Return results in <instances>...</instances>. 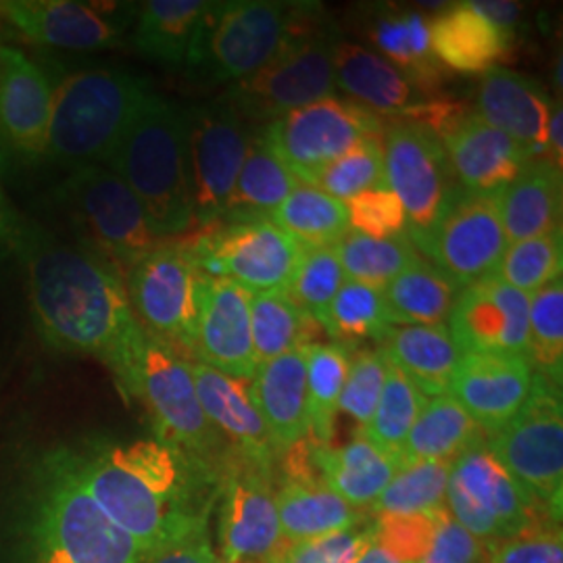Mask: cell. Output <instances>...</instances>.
Instances as JSON below:
<instances>
[{"instance_id":"ffe728a7","label":"cell","mask_w":563,"mask_h":563,"mask_svg":"<svg viewBox=\"0 0 563 563\" xmlns=\"http://www.w3.org/2000/svg\"><path fill=\"white\" fill-rule=\"evenodd\" d=\"M530 297L490 276L460 290L446 328L465 353L528 360Z\"/></svg>"},{"instance_id":"91938a15","label":"cell","mask_w":563,"mask_h":563,"mask_svg":"<svg viewBox=\"0 0 563 563\" xmlns=\"http://www.w3.org/2000/svg\"><path fill=\"white\" fill-rule=\"evenodd\" d=\"M282 553H284V551H282ZM282 553H280V555H276V558H272V560H269V562H265V563H284V558H282Z\"/></svg>"},{"instance_id":"681fc988","label":"cell","mask_w":563,"mask_h":563,"mask_svg":"<svg viewBox=\"0 0 563 563\" xmlns=\"http://www.w3.org/2000/svg\"><path fill=\"white\" fill-rule=\"evenodd\" d=\"M384 184L383 136H369L351 148L341 159L318 172L309 184L332 199L349 201L369 188Z\"/></svg>"},{"instance_id":"d6a6232c","label":"cell","mask_w":563,"mask_h":563,"mask_svg":"<svg viewBox=\"0 0 563 563\" xmlns=\"http://www.w3.org/2000/svg\"><path fill=\"white\" fill-rule=\"evenodd\" d=\"M313 467L322 483L360 511H367L399 472L383 451L363 432L334 449L332 444H309Z\"/></svg>"},{"instance_id":"d4e9b609","label":"cell","mask_w":563,"mask_h":563,"mask_svg":"<svg viewBox=\"0 0 563 563\" xmlns=\"http://www.w3.org/2000/svg\"><path fill=\"white\" fill-rule=\"evenodd\" d=\"M53 115V86L18 48L0 46V134L30 157L46 155Z\"/></svg>"},{"instance_id":"603a6c76","label":"cell","mask_w":563,"mask_h":563,"mask_svg":"<svg viewBox=\"0 0 563 563\" xmlns=\"http://www.w3.org/2000/svg\"><path fill=\"white\" fill-rule=\"evenodd\" d=\"M532 376L534 369L523 357L465 353L449 395L486 434H495L522 409Z\"/></svg>"},{"instance_id":"f1b7e54d","label":"cell","mask_w":563,"mask_h":563,"mask_svg":"<svg viewBox=\"0 0 563 563\" xmlns=\"http://www.w3.org/2000/svg\"><path fill=\"white\" fill-rule=\"evenodd\" d=\"M434 57L444 69L476 76L486 74L509 55L514 38L484 18L472 2H457L430 20Z\"/></svg>"},{"instance_id":"9a60e30c","label":"cell","mask_w":563,"mask_h":563,"mask_svg":"<svg viewBox=\"0 0 563 563\" xmlns=\"http://www.w3.org/2000/svg\"><path fill=\"white\" fill-rule=\"evenodd\" d=\"M184 244L207 278L251 292L284 290L305 251L269 220L213 223Z\"/></svg>"},{"instance_id":"836d02e7","label":"cell","mask_w":563,"mask_h":563,"mask_svg":"<svg viewBox=\"0 0 563 563\" xmlns=\"http://www.w3.org/2000/svg\"><path fill=\"white\" fill-rule=\"evenodd\" d=\"M562 169L549 159L528 163L499 195V216L507 242L528 241L562 228Z\"/></svg>"},{"instance_id":"c3c4849f","label":"cell","mask_w":563,"mask_h":563,"mask_svg":"<svg viewBox=\"0 0 563 563\" xmlns=\"http://www.w3.org/2000/svg\"><path fill=\"white\" fill-rule=\"evenodd\" d=\"M346 282L334 246L305 249L284 292L320 325L328 305Z\"/></svg>"},{"instance_id":"94428289","label":"cell","mask_w":563,"mask_h":563,"mask_svg":"<svg viewBox=\"0 0 563 563\" xmlns=\"http://www.w3.org/2000/svg\"><path fill=\"white\" fill-rule=\"evenodd\" d=\"M218 563H223V562H220V558H218Z\"/></svg>"},{"instance_id":"f907efd6","label":"cell","mask_w":563,"mask_h":563,"mask_svg":"<svg viewBox=\"0 0 563 563\" xmlns=\"http://www.w3.org/2000/svg\"><path fill=\"white\" fill-rule=\"evenodd\" d=\"M386 365L388 360L380 346L351 351L339 411L346 413L353 422L360 423L362 432L367 430L380 401Z\"/></svg>"},{"instance_id":"8fae6325","label":"cell","mask_w":563,"mask_h":563,"mask_svg":"<svg viewBox=\"0 0 563 563\" xmlns=\"http://www.w3.org/2000/svg\"><path fill=\"white\" fill-rule=\"evenodd\" d=\"M384 184L405 209L407 236L418 253L462 195V186L434 132L413 121L384 128Z\"/></svg>"},{"instance_id":"ac0fdd59","label":"cell","mask_w":563,"mask_h":563,"mask_svg":"<svg viewBox=\"0 0 563 563\" xmlns=\"http://www.w3.org/2000/svg\"><path fill=\"white\" fill-rule=\"evenodd\" d=\"M136 4L81 0H4L0 15L27 41L65 51L118 46L136 20Z\"/></svg>"},{"instance_id":"cb8c5ba5","label":"cell","mask_w":563,"mask_h":563,"mask_svg":"<svg viewBox=\"0 0 563 563\" xmlns=\"http://www.w3.org/2000/svg\"><path fill=\"white\" fill-rule=\"evenodd\" d=\"M462 190L499 197L528 163L534 162L518 142L505 136L474 111L439 139Z\"/></svg>"},{"instance_id":"44dd1931","label":"cell","mask_w":563,"mask_h":563,"mask_svg":"<svg viewBox=\"0 0 563 563\" xmlns=\"http://www.w3.org/2000/svg\"><path fill=\"white\" fill-rule=\"evenodd\" d=\"M276 509L286 544L311 541L365 523V511L346 504L313 472L309 444L286 451V478L276 490Z\"/></svg>"},{"instance_id":"db71d44e","label":"cell","mask_w":563,"mask_h":563,"mask_svg":"<svg viewBox=\"0 0 563 563\" xmlns=\"http://www.w3.org/2000/svg\"><path fill=\"white\" fill-rule=\"evenodd\" d=\"M486 563H563L562 523L543 520L495 544Z\"/></svg>"},{"instance_id":"4316f807","label":"cell","mask_w":563,"mask_h":563,"mask_svg":"<svg viewBox=\"0 0 563 563\" xmlns=\"http://www.w3.org/2000/svg\"><path fill=\"white\" fill-rule=\"evenodd\" d=\"M553 102L543 86L518 71L493 67L476 90L474 113L518 142L532 159H547V128Z\"/></svg>"},{"instance_id":"f35d334b","label":"cell","mask_w":563,"mask_h":563,"mask_svg":"<svg viewBox=\"0 0 563 563\" xmlns=\"http://www.w3.org/2000/svg\"><path fill=\"white\" fill-rule=\"evenodd\" d=\"M249 320L257 365L313 344V336L320 330L284 290L251 292Z\"/></svg>"},{"instance_id":"1f68e13d","label":"cell","mask_w":563,"mask_h":563,"mask_svg":"<svg viewBox=\"0 0 563 563\" xmlns=\"http://www.w3.org/2000/svg\"><path fill=\"white\" fill-rule=\"evenodd\" d=\"M380 349L388 362L413 383L426 399L446 395L462 362V351L446 323L393 325Z\"/></svg>"},{"instance_id":"9f6ffc18","label":"cell","mask_w":563,"mask_h":563,"mask_svg":"<svg viewBox=\"0 0 563 563\" xmlns=\"http://www.w3.org/2000/svg\"><path fill=\"white\" fill-rule=\"evenodd\" d=\"M144 563H218V555L205 532L190 541L165 549L162 553L148 558Z\"/></svg>"},{"instance_id":"d6986e66","label":"cell","mask_w":563,"mask_h":563,"mask_svg":"<svg viewBox=\"0 0 563 563\" xmlns=\"http://www.w3.org/2000/svg\"><path fill=\"white\" fill-rule=\"evenodd\" d=\"M220 543L223 563H265L286 549L272 470L234 455L223 484Z\"/></svg>"},{"instance_id":"11a10c76","label":"cell","mask_w":563,"mask_h":563,"mask_svg":"<svg viewBox=\"0 0 563 563\" xmlns=\"http://www.w3.org/2000/svg\"><path fill=\"white\" fill-rule=\"evenodd\" d=\"M374 543V522L302 543L286 544L284 563H355Z\"/></svg>"},{"instance_id":"680465c9","label":"cell","mask_w":563,"mask_h":563,"mask_svg":"<svg viewBox=\"0 0 563 563\" xmlns=\"http://www.w3.org/2000/svg\"><path fill=\"white\" fill-rule=\"evenodd\" d=\"M355 563H402L399 560H395L386 549H383L380 544L374 543L369 544L367 549H365V553H363L362 558L357 560Z\"/></svg>"},{"instance_id":"816d5d0a","label":"cell","mask_w":563,"mask_h":563,"mask_svg":"<svg viewBox=\"0 0 563 563\" xmlns=\"http://www.w3.org/2000/svg\"><path fill=\"white\" fill-rule=\"evenodd\" d=\"M351 232L369 239H395L407 234V218L399 197L383 186L369 188L362 195L344 201Z\"/></svg>"},{"instance_id":"ba28073f","label":"cell","mask_w":563,"mask_h":563,"mask_svg":"<svg viewBox=\"0 0 563 563\" xmlns=\"http://www.w3.org/2000/svg\"><path fill=\"white\" fill-rule=\"evenodd\" d=\"M59 195L80 230L81 246L111 263L123 278L165 242L136 195L104 165L74 167Z\"/></svg>"},{"instance_id":"e0dca14e","label":"cell","mask_w":563,"mask_h":563,"mask_svg":"<svg viewBox=\"0 0 563 563\" xmlns=\"http://www.w3.org/2000/svg\"><path fill=\"white\" fill-rule=\"evenodd\" d=\"M507 244L499 197L462 190L420 255L462 290L495 276Z\"/></svg>"},{"instance_id":"f546056e","label":"cell","mask_w":563,"mask_h":563,"mask_svg":"<svg viewBox=\"0 0 563 563\" xmlns=\"http://www.w3.org/2000/svg\"><path fill=\"white\" fill-rule=\"evenodd\" d=\"M249 395L280 453L309 434L305 349L262 363L249 380Z\"/></svg>"},{"instance_id":"52a82bcc","label":"cell","mask_w":563,"mask_h":563,"mask_svg":"<svg viewBox=\"0 0 563 563\" xmlns=\"http://www.w3.org/2000/svg\"><path fill=\"white\" fill-rule=\"evenodd\" d=\"M339 41L332 23H316L297 34L260 71L230 84L222 101L242 121L262 128L290 111L334 97V48Z\"/></svg>"},{"instance_id":"6f0895ef","label":"cell","mask_w":563,"mask_h":563,"mask_svg":"<svg viewBox=\"0 0 563 563\" xmlns=\"http://www.w3.org/2000/svg\"><path fill=\"white\" fill-rule=\"evenodd\" d=\"M547 159L562 169L563 165V111L562 104L553 107L547 128Z\"/></svg>"},{"instance_id":"6da1fadb","label":"cell","mask_w":563,"mask_h":563,"mask_svg":"<svg viewBox=\"0 0 563 563\" xmlns=\"http://www.w3.org/2000/svg\"><path fill=\"white\" fill-rule=\"evenodd\" d=\"M18 242L44 341L59 351L101 360L120 383L146 336L134 318L123 276L86 246L34 230Z\"/></svg>"},{"instance_id":"8d00e7d4","label":"cell","mask_w":563,"mask_h":563,"mask_svg":"<svg viewBox=\"0 0 563 563\" xmlns=\"http://www.w3.org/2000/svg\"><path fill=\"white\" fill-rule=\"evenodd\" d=\"M488 437L449 393L426 399L402 449V467L423 462H455L465 449Z\"/></svg>"},{"instance_id":"4fadbf2b","label":"cell","mask_w":563,"mask_h":563,"mask_svg":"<svg viewBox=\"0 0 563 563\" xmlns=\"http://www.w3.org/2000/svg\"><path fill=\"white\" fill-rule=\"evenodd\" d=\"M125 290L142 330L192 355L209 278L184 242H163L125 274Z\"/></svg>"},{"instance_id":"f5cc1de1","label":"cell","mask_w":563,"mask_h":563,"mask_svg":"<svg viewBox=\"0 0 563 563\" xmlns=\"http://www.w3.org/2000/svg\"><path fill=\"white\" fill-rule=\"evenodd\" d=\"M374 541L399 562L422 563L434 543V516H378L374 518Z\"/></svg>"},{"instance_id":"ee69618b","label":"cell","mask_w":563,"mask_h":563,"mask_svg":"<svg viewBox=\"0 0 563 563\" xmlns=\"http://www.w3.org/2000/svg\"><path fill=\"white\" fill-rule=\"evenodd\" d=\"M346 280L362 282L384 290L390 282L422 255L407 234L395 239H369L357 232H349L334 244Z\"/></svg>"},{"instance_id":"4dcf8cb0","label":"cell","mask_w":563,"mask_h":563,"mask_svg":"<svg viewBox=\"0 0 563 563\" xmlns=\"http://www.w3.org/2000/svg\"><path fill=\"white\" fill-rule=\"evenodd\" d=\"M380 57L395 65L426 97H441L446 69L434 57L430 20L413 9H384L365 25Z\"/></svg>"},{"instance_id":"7a4b0ae2","label":"cell","mask_w":563,"mask_h":563,"mask_svg":"<svg viewBox=\"0 0 563 563\" xmlns=\"http://www.w3.org/2000/svg\"><path fill=\"white\" fill-rule=\"evenodd\" d=\"M74 465L90 497L148 558L207 532L216 497L209 463L144 439L74 457Z\"/></svg>"},{"instance_id":"83f0119b","label":"cell","mask_w":563,"mask_h":563,"mask_svg":"<svg viewBox=\"0 0 563 563\" xmlns=\"http://www.w3.org/2000/svg\"><path fill=\"white\" fill-rule=\"evenodd\" d=\"M334 74L336 86L376 115L384 113L409 121L426 102L434 99L422 95L378 53L342 38L334 48Z\"/></svg>"},{"instance_id":"7bdbcfd3","label":"cell","mask_w":563,"mask_h":563,"mask_svg":"<svg viewBox=\"0 0 563 563\" xmlns=\"http://www.w3.org/2000/svg\"><path fill=\"white\" fill-rule=\"evenodd\" d=\"M388 360V357H386ZM426 397L393 363L386 365L383 395L376 413L363 432L390 462L401 470L402 449L422 411Z\"/></svg>"},{"instance_id":"b9f144b4","label":"cell","mask_w":563,"mask_h":563,"mask_svg":"<svg viewBox=\"0 0 563 563\" xmlns=\"http://www.w3.org/2000/svg\"><path fill=\"white\" fill-rule=\"evenodd\" d=\"M305 360L311 444L328 446L334 439V422L349 372L351 351L334 342H313L305 346Z\"/></svg>"},{"instance_id":"d590c367","label":"cell","mask_w":563,"mask_h":563,"mask_svg":"<svg viewBox=\"0 0 563 563\" xmlns=\"http://www.w3.org/2000/svg\"><path fill=\"white\" fill-rule=\"evenodd\" d=\"M290 169L263 141L260 128L253 130L249 151L242 163L234 195L222 222L269 220L282 201L299 186Z\"/></svg>"},{"instance_id":"bcb514c9","label":"cell","mask_w":563,"mask_h":563,"mask_svg":"<svg viewBox=\"0 0 563 563\" xmlns=\"http://www.w3.org/2000/svg\"><path fill=\"white\" fill-rule=\"evenodd\" d=\"M562 269L563 239L560 228L544 236L507 244L495 278L530 297L551 282L560 280Z\"/></svg>"},{"instance_id":"5b68a950","label":"cell","mask_w":563,"mask_h":563,"mask_svg":"<svg viewBox=\"0 0 563 563\" xmlns=\"http://www.w3.org/2000/svg\"><path fill=\"white\" fill-rule=\"evenodd\" d=\"M148 95V84L123 69L95 67L65 76L53 88L46 155L71 169L104 165Z\"/></svg>"},{"instance_id":"30bf717a","label":"cell","mask_w":563,"mask_h":563,"mask_svg":"<svg viewBox=\"0 0 563 563\" xmlns=\"http://www.w3.org/2000/svg\"><path fill=\"white\" fill-rule=\"evenodd\" d=\"M444 507L465 532L488 549L532 523L558 520L495 457L488 437L451 463Z\"/></svg>"},{"instance_id":"7402d4cb","label":"cell","mask_w":563,"mask_h":563,"mask_svg":"<svg viewBox=\"0 0 563 563\" xmlns=\"http://www.w3.org/2000/svg\"><path fill=\"white\" fill-rule=\"evenodd\" d=\"M249 301L251 290L241 284L209 278L192 360L242 380L255 376L260 365L253 353Z\"/></svg>"},{"instance_id":"8992f818","label":"cell","mask_w":563,"mask_h":563,"mask_svg":"<svg viewBox=\"0 0 563 563\" xmlns=\"http://www.w3.org/2000/svg\"><path fill=\"white\" fill-rule=\"evenodd\" d=\"M30 563H144L139 541L113 522L84 488L74 457L55 460L34 522Z\"/></svg>"},{"instance_id":"277c9868","label":"cell","mask_w":563,"mask_h":563,"mask_svg":"<svg viewBox=\"0 0 563 563\" xmlns=\"http://www.w3.org/2000/svg\"><path fill=\"white\" fill-rule=\"evenodd\" d=\"M320 21L322 9L307 2H211L186 71L205 84L244 80L274 59L297 34Z\"/></svg>"},{"instance_id":"9c48e42d","label":"cell","mask_w":563,"mask_h":563,"mask_svg":"<svg viewBox=\"0 0 563 563\" xmlns=\"http://www.w3.org/2000/svg\"><path fill=\"white\" fill-rule=\"evenodd\" d=\"M120 386L146 407L162 443L211 465L223 439L202 411L190 362L180 351L146 334Z\"/></svg>"},{"instance_id":"ab89813d","label":"cell","mask_w":563,"mask_h":563,"mask_svg":"<svg viewBox=\"0 0 563 563\" xmlns=\"http://www.w3.org/2000/svg\"><path fill=\"white\" fill-rule=\"evenodd\" d=\"M269 222L302 249L334 246L351 232L344 202L305 184L282 201Z\"/></svg>"},{"instance_id":"2e32d148","label":"cell","mask_w":563,"mask_h":563,"mask_svg":"<svg viewBox=\"0 0 563 563\" xmlns=\"http://www.w3.org/2000/svg\"><path fill=\"white\" fill-rule=\"evenodd\" d=\"M186 130L195 228L201 230L222 222L253 130L222 99L186 109Z\"/></svg>"},{"instance_id":"484cf974","label":"cell","mask_w":563,"mask_h":563,"mask_svg":"<svg viewBox=\"0 0 563 563\" xmlns=\"http://www.w3.org/2000/svg\"><path fill=\"white\" fill-rule=\"evenodd\" d=\"M190 369L207 420L213 423L223 441L232 444L234 455L272 470L280 449L251 401L249 380L197 362H190Z\"/></svg>"},{"instance_id":"e575fe53","label":"cell","mask_w":563,"mask_h":563,"mask_svg":"<svg viewBox=\"0 0 563 563\" xmlns=\"http://www.w3.org/2000/svg\"><path fill=\"white\" fill-rule=\"evenodd\" d=\"M207 0H148L136 13L132 44L144 59L165 69H186L197 41Z\"/></svg>"},{"instance_id":"f6af8a7d","label":"cell","mask_w":563,"mask_h":563,"mask_svg":"<svg viewBox=\"0 0 563 563\" xmlns=\"http://www.w3.org/2000/svg\"><path fill=\"white\" fill-rule=\"evenodd\" d=\"M453 462H423L399 470L383 495L367 511L372 518L388 514L432 516L446 499V484Z\"/></svg>"},{"instance_id":"5bb4252c","label":"cell","mask_w":563,"mask_h":563,"mask_svg":"<svg viewBox=\"0 0 563 563\" xmlns=\"http://www.w3.org/2000/svg\"><path fill=\"white\" fill-rule=\"evenodd\" d=\"M260 132L290 174L309 184L360 142L383 136L384 121L360 102L330 97L269 121Z\"/></svg>"},{"instance_id":"60d3db41","label":"cell","mask_w":563,"mask_h":563,"mask_svg":"<svg viewBox=\"0 0 563 563\" xmlns=\"http://www.w3.org/2000/svg\"><path fill=\"white\" fill-rule=\"evenodd\" d=\"M320 328L328 332L334 344H341L349 351L365 342L383 344L393 328L384 290L362 282H344L328 305Z\"/></svg>"},{"instance_id":"74e56055","label":"cell","mask_w":563,"mask_h":563,"mask_svg":"<svg viewBox=\"0 0 563 563\" xmlns=\"http://www.w3.org/2000/svg\"><path fill=\"white\" fill-rule=\"evenodd\" d=\"M457 295L460 288L434 263L423 257L405 267L384 288L393 325L446 323Z\"/></svg>"},{"instance_id":"7dc6e473","label":"cell","mask_w":563,"mask_h":563,"mask_svg":"<svg viewBox=\"0 0 563 563\" xmlns=\"http://www.w3.org/2000/svg\"><path fill=\"white\" fill-rule=\"evenodd\" d=\"M528 362L537 374L562 383L563 374V282H551L530 295L528 311Z\"/></svg>"},{"instance_id":"7c38bea8","label":"cell","mask_w":563,"mask_h":563,"mask_svg":"<svg viewBox=\"0 0 563 563\" xmlns=\"http://www.w3.org/2000/svg\"><path fill=\"white\" fill-rule=\"evenodd\" d=\"M488 446L507 472L562 520V383L534 372L522 409L501 430L488 434Z\"/></svg>"},{"instance_id":"3957f363","label":"cell","mask_w":563,"mask_h":563,"mask_svg":"<svg viewBox=\"0 0 563 563\" xmlns=\"http://www.w3.org/2000/svg\"><path fill=\"white\" fill-rule=\"evenodd\" d=\"M104 167L128 184L162 239L195 228L186 109L151 92Z\"/></svg>"}]
</instances>
